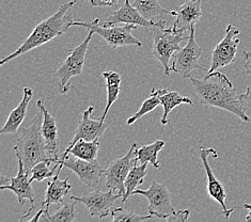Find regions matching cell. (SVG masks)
<instances>
[{"label": "cell", "instance_id": "obj_15", "mask_svg": "<svg viewBox=\"0 0 251 222\" xmlns=\"http://www.w3.org/2000/svg\"><path fill=\"white\" fill-rule=\"evenodd\" d=\"M93 110H94V107L90 106L83 111L82 118L78 123V126H77L75 134L65 149H69L70 148L73 147L78 140L82 139L86 141H93L95 139H100V137L104 135L105 130L107 129V127H108L109 124L100 119H98V120L91 119L90 116L93 112Z\"/></svg>", "mask_w": 251, "mask_h": 222}, {"label": "cell", "instance_id": "obj_3", "mask_svg": "<svg viewBox=\"0 0 251 222\" xmlns=\"http://www.w3.org/2000/svg\"><path fill=\"white\" fill-rule=\"evenodd\" d=\"M42 121L43 113L40 110L34 118V122L21 131L13 148L17 159L23 161L25 170L29 173L41 161L51 159L47 153L44 138L42 135Z\"/></svg>", "mask_w": 251, "mask_h": 222}, {"label": "cell", "instance_id": "obj_10", "mask_svg": "<svg viewBox=\"0 0 251 222\" xmlns=\"http://www.w3.org/2000/svg\"><path fill=\"white\" fill-rule=\"evenodd\" d=\"M238 34H240V30L234 25H228L226 29L225 38L219 42L212 52L211 67L208 68L207 73H213L218 69L234 63L237 47L241 43Z\"/></svg>", "mask_w": 251, "mask_h": 222}, {"label": "cell", "instance_id": "obj_5", "mask_svg": "<svg viewBox=\"0 0 251 222\" xmlns=\"http://www.w3.org/2000/svg\"><path fill=\"white\" fill-rule=\"evenodd\" d=\"M72 26L83 27L91 30L95 34H99L100 37L103 38L112 49L130 45L138 47L142 46L141 41L133 35V30L137 29V26L131 25V24H125L124 26H105L100 25V19H95L93 22H73Z\"/></svg>", "mask_w": 251, "mask_h": 222}, {"label": "cell", "instance_id": "obj_21", "mask_svg": "<svg viewBox=\"0 0 251 222\" xmlns=\"http://www.w3.org/2000/svg\"><path fill=\"white\" fill-rule=\"evenodd\" d=\"M99 148H100V140L95 139L93 141H86V140H78L75 145L70 148L69 149H65V151L61 154L60 159L59 160H64L65 157L69 154L73 155L74 157L88 160V161H93L98 159V154H99Z\"/></svg>", "mask_w": 251, "mask_h": 222}, {"label": "cell", "instance_id": "obj_25", "mask_svg": "<svg viewBox=\"0 0 251 222\" xmlns=\"http://www.w3.org/2000/svg\"><path fill=\"white\" fill-rule=\"evenodd\" d=\"M165 148V141L156 140L150 145H142L141 148H136V163L151 164L158 169V153Z\"/></svg>", "mask_w": 251, "mask_h": 222}, {"label": "cell", "instance_id": "obj_32", "mask_svg": "<svg viewBox=\"0 0 251 222\" xmlns=\"http://www.w3.org/2000/svg\"><path fill=\"white\" fill-rule=\"evenodd\" d=\"M240 100L245 110L251 111V86H248L245 93L240 95Z\"/></svg>", "mask_w": 251, "mask_h": 222}, {"label": "cell", "instance_id": "obj_16", "mask_svg": "<svg viewBox=\"0 0 251 222\" xmlns=\"http://www.w3.org/2000/svg\"><path fill=\"white\" fill-rule=\"evenodd\" d=\"M172 15L176 17V21L171 27L173 31L182 34L190 31V29L199 22L202 16L201 0H188L175 11H172Z\"/></svg>", "mask_w": 251, "mask_h": 222}, {"label": "cell", "instance_id": "obj_2", "mask_svg": "<svg viewBox=\"0 0 251 222\" xmlns=\"http://www.w3.org/2000/svg\"><path fill=\"white\" fill-rule=\"evenodd\" d=\"M75 3L76 0H71V1L62 4L55 14L39 23L25 42L11 55L3 58L0 61V65H3L22 55H25L30 50L38 49V47L49 43L51 40L67 32L70 27H72V23H73L72 15L68 14V12Z\"/></svg>", "mask_w": 251, "mask_h": 222}, {"label": "cell", "instance_id": "obj_1", "mask_svg": "<svg viewBox=\"0 0 251 222\" xmlns=\"http://www.w3.org/2000/svg\"><path fill=\"white\" fill-rule=\"evenodd\" d=\"M189 79L203 105L229 111L242 121L250 122V118L240 100V95H237L233 83L225 74L215 71L208 73L203 79L191 76Z\"/></svg>", "mask_w": 251, "mask_h": 222}, {"label": "cell", "instance_id": "obj_22", "mask_svg": "<svg viewBox=\"0 0 251 222\" xmlns=\"http://www.w3.org/2000/svg\"><path fill=\"white\" fill-rule=\"evenodd\" d=\"M133 5L143 17L154 23L166 21L167 15H172V11L163 8L158 0H134Z\"/></svg>", "mask_w": 251, "mask_h": 222}, {"label": "cell", "instance_id": "obj_6", "mask_svg": "<svg viewBox=\"0 0 251 222\" xmlns=\"http://www.w3.org/2000/svg\"><path fill=\"white\" fill-rule=\"evenodd\" d=\"M93 34L95 33L91 31V30H89V34L87 35V38L82 41V43H80L78 46H76L74 49H72L67 59H65L62 63L59 64L58 68L53 72V74H55V76L59 80V85H60L61 88V94L68 93L71 90V78L79 76L82 73L83 65H85L86 60V53Z\"/></svg>", "mask_w": 251, "mask_h": 222}, {"label": "cell", "instance_id": "obj_19", "mask_svg": "<svg viewBox=\"0 0 251 222\" xmlns=\"http://www.w3.org/2000/svg\"><path fill=\"white\" fill-rule=\"evenodd\" d=\"M63 166L60 165L58 168L55 175L50 178L47 184V189L45 194V200L40 204V208H44L43 215L50 214V207L55 204H63L64 197L67 196L72 188V185L69 183V178L59 179V175L62 170Z\"/></svg>", "mask_w": 251, "mask_h": 222}, {"label": "cell", "instance_id": "obj_27", "mask_svg": "<svg viewBox=\"0 0 251 222\" xmlns=\"http://www.w3.org/2000/svg\"><path fill=\"white\" fill-rule=\"evenodd\" d=\"M167 90L166 89H159V90H152L151 93H150V97H149L145 101H143L140 109L137 111L135 115H133L131 117H129L126 120V124L127 125H131L134 124L135 122L138 121L140 118H142L143 116L148 115V113L152 112L154 109H156V108L161 105L160 104V95L163 94L164 92H166Z\"/></svg>", "mask_w": 251, "mask_h": 222}, {"label": "cell", "instance_id": "obj_11", "mask_svg": "<svg viewBox=\"0 0 251 222\" xmlns=\"http://www.w3.org/2000/svg\"><path fill=\"white\" fill-rule=\"evenodd\" d=\"M120 197H122V196L115 194L109 189L108 191L94 190L92 193L82 196H71L70 199L82 203L91 217L101 219L111 215L113 204Z\"/></svg>", "mask_w": 251, "mask_h": 222}, {"label": "cell", "instance_id": "obj_9", "mask_svg": "<svg viewBox=\"0 0 251 222\" xmlns=\"http://www.w3.org/2000/svg\"><path fill=\"white\" fill-rule=\"evenodd\" d=\"M137 195L145 197L149 201L148 211L149 214L153 215L154 217L166 220L170 215L176 212L172 206L170 191L164 184L153 181L149 189H136L133 191V194H131V196Z\"/></svg>", "mask_w": 251, "mask_h": 222}, {"label": "cell", "instance_id": "obj_18", "mask_svg": "<svg viewBox=\"0 0 251 222\" xmlns=\"http://www.w3.org/2000/svg\"><path fill=\"white\" fill-rule=\"evenodd\" d=\"M159 23L160 22L154 23L147 20L146 17H143L140 14V12L129 2V0H124L122 7L113 12L108 19L104 22L103 25L113 26L119 25V24H131V25L152 29L155 26H157Z\"/></svg>", "mask_w": 251, "mask_h": 222}, {"label": "cell", "instance_id": "obj_8", "mask_svg": "<svg viewBox=\"0 0 251 222\" xmlns=\"http://www.w3.org/2000/svg\"><path fill=\"white\" fill-rule=\"evenodd\" d=\"M136 148L137 145L133 143L128 152L123 157L112 160L108 168L105 170L106 187L112 190L115 194L125 196L126 188L124 182L126 179L131 168L136 164Z\"/></svg>", "mask_w": 251, "mask_h": 222}, {"label": "cell", "instance_id": "obj_26", "mask_svg": "<svg viewBox=\"0 0 251 222\" xmlns=\"http://www.w3.org/2000/svg\"><path fill=\"white\" fill-rule=\"evenodd\" d=\"M147 168L148 164L137 165V163L134 165L133 168H131L126 179H125L124 182L126 193H125V196L122 197V204L126 202L128 197H130L131 194H133V191L136 190L137 187L143 183V178H145L148 174Z\"/></svg>", "mask_w": 251, "mask_h": 222}, {"label": "cell", "instance_id": "obj_7", "mask_svg": "<svg viewBox=\"0 0 251 222\" xmlns=\"http://www.w3.org/2000/svg\"><path fill=\"white\" fill-rule=\"evenodd\" d=\"M202 49L198 45L195 38V26L190 29L187 39V44L183 49L176 51L173 55L171 64V71L175 73L181 74L183 78H189L191 72L195 70H201L208 72V69L202 67L199 63L200 57L202 55Z\"/></svg>", "mask_w": 251, "mask_h": 222}, {"label": "cell", "instance_id": "obj_35", "mask_svg": "<svg viewBox=\"0 0 251 222\" xmlns=\"http://www.w3.org/2000/svg\"><path fill=\"white\" fill-rule=\"evenodd\" d=\"M244 208L248 209V215L246 216V218H245V220H246L247 222H251V203H245L244 204Z\"/></svg>", "mask_w": 251, "mask_h": 222}, {"label": "cell", "instance_id": "obj_17", "mask_svg": "<svg viewBox=\"0 0 251 222\" xmlns=\"http://www.w3.org/2000/svg\"><path fill=\"white\" fill-rule=\"evenodd\" d=\"M37 106L39 110H41L42 113H43V121H42L41 129L45 141L47 153H49L50 157L57 163L60 159V157H59V135L56 119L46 109L44 105V99H38Z\"/></svg>", "mask_w": 251, "mask_h": 222}, {"label": "cell", "instance_id": "obj_28", "mask_svg": "<svg viewBox=\"0 0 251 222\" xmlns=\"http://www.w3.org/2000/svg\"><path fill=\"white\" fill-rule=\"evenodd\" d=\"M60 167V164L56 163L53 159L43 160L41 163L35 165L30 172V182L33 181L42 182L46 178H50L55 175L58 168Z\"/></svg>", "mask_w": 251, "mask_h": 222}, {"label": "cell", "instance_id": "obj_23", "mask_svg": "<svg viewBox=\"0 0 251 222\" xmlns=\"http://www.w3.org/2000/svg\"><path fill=\"white\" fill-rule=\"evenodd\" d=\"M103 77L106 80V89H107V103L104 109L103 115L100 118L105 121V119L108 115L111 106L118 99L119 94H120L121 87V75L116 71H107L103 72Z\"/></svg>", "mask_w": 251, "mask_h": 222}, {"label": "cell", "instance_id": "obj_29", "mask_svg": "<svg viewBox=\"0 0 251 222\" xmlns=\"http://www.w3.org/2000/svg\"><path fill=\"white\" fill-rule=\"evenodd\" d=\"M73 202L67 203L59 208L53 214L43 215L41 217V220L46 222H73L76 219V209L75 206L77 201L72 200Z\"/></svg>", "mask_w": 251, "mask_h": 222}, {"label": "cell", "instance_id": "obj_34", "mask_svg": "<svg viewBox=\"0 0 251 222\" xmlns=\"http://www.w3.org/2000/svg\"><path fill=\"white\" fill-rule=\"evenodd\" d=\"M243 59L244 68L246 70V73L251 77V50H244Z\"/></svg>", "mask_w": 251, "mask_h": 222}, {"label": "cell", "instance_id": "obj_4", "mask_svg": "<svg viewBox=\"0 0 251 222\" xmlns=\"http://www.w3.org/2000/svg\"><path fill=\"white\" fill-rule=\"evenodd\" d=\"M166 21L160 22L151 30L153 31V56L163 67L165 75H170V60L176 51L181 49L182 42L188 38L182 33H176L172 28H166Z\"/></svg>", "mask_w": 251, "mask_h": 222}, {"label": "cell", "instance_id": "obj_30", "mask_svg": "<svg viewBox=\"0 0 251 222\" xmlns=\"http://www.w3.org/2000/svg\"><path fill=\"white\" fill-rule=\"evenodd\" d=\"M112 216V221L113 222H140L145 220H150L153 219L154 216L149 214L147 216H140L136 214L133 211H129V209H124L122 207H118L111 211Z\"/></svg>", "mask_w": 251, "mask_h": 222}, {"label": "cell", "instance_id": "obj_24", "mask_svg": "<svg viewBox=\"0 0 251 222\" xmlns=\"http://www.w3.org/2000/svg\"><path fill=\"white\" fill-rule=\"evenodd\" d=\"M159 99H160L161 106L164 107L163 117H161V120H160L161 125L168 124L169 115L176 107L181 106L183 104H188L191 106L195 105L193 103V100H191V99H189L188 97H183V95H181L176 91H172V92L166 91L160 95Z\"/></svg>", "mask_w": 251, "mask_h": 222}, {"label": "cell", "instance_id": "obj_33", "mask_svg": "<svg viewBox=\"0 0 251 222\" xmlns=\"http://www.w3.org/2000/svg\"><path fill=\"white\" fill-rule=\"evenodd\" d=\"M119 2V0H90L92 7H115Z\"/></svg>", "mask_w": 251, "mask_h": 222}, {"label": "cell", "instance_id": "obj_36", "mask_svg": "<svg viewBox=\"0 0 251 222\" xmlns=\"http://www.w3.org/2000/svg\"><path fill=\"white\" fill-rule=\"evenodd\" d=\"M10 183V178H7L4 176H1V179H0V186H3V185H8Z\"/></svg>", "mask_w": 251, "mask_h": 222}, {"label": "cell", "instance_id": "obj_14", "mask_svg": "<svg viewBox=\"0 0 251 222\" xmlns=\"http://www.w3.org/2000/svg\"><path fill=\"white\" fill-rule=\"evenodd\" d=\"M58 164L67 167L68 169L73 171L80 181L86 184L89 187H97L100 183V179L105 170L99 163L98 159L93 161H88L79 158L70 157L68 155L64 160H58Z\"/></svg>", "mask_w": 251, "mask_h": 222}, {"label": "cell", "instance_id": "obj_12", "mask_svg": "<svg viewBox=\"0 0 251 222\" xmlns=\"http://www.w3.org/2000/svg\"><path fill=\"white\" fill-rule=\"evenodd\" d=\"M199 153H200V157L202 165L204 167L205 174H206V178H207V194L210 196L212 200L216 201L219 205L221 206V209H223V213L225 215V217L228 219L231 214L234 212L235 208H228L226 205V194L224 185L221 184L218 178L215 176V174L212 170V168L210 166V163H208V156L213 155L214 158H217V151L214 148H205V147H200L199 148Z\"/></svg>", "mask_w": 251, "mask_h": 222}, {"label": "cell", "instance_id": "obj_20", "mask_svg": "<svg viewBox=\"0 0 251 222\" xmlns=\"http://www.w3.org/2000/svg\"><path fill=\"white\" fill-rule=\"evenodd\" d=\"M33 90L29 87L24 88V95L21 100V103L17 105L16 108L11 111L10 116L7 120V122L3 125V127L0 130V134H16L19 130L20 126L25 120L27 108L29 103L32 99Z\"/></svg>", "mask_w": 251, "mask_h": 222}, {"label": "cell", "instance_id": "obj_31", "mask_svg": "<svg viewBox=\"0 0 251 222\" xmlns=\"http://www.w3.org/2000/svg\"><path fill=\"white\" fill-rule=\"evenodd\" d=\"M189 215L190 212L188 209H183V211H178L176 212L175 214L170 215L168 218L166 219V221H169V222H184V221H187L189 218Z\"/></svg>", "mask_w": 251, "mask_h": 222}, {"label": "cell", "instance_id": "obj_13", "mask_svg": "<svg viewBox=\"0 0 251 222\" xmlns=\"http://www.w3.org/2000/svg\"><path fill=\"white\" fill-rule=\"evenodd\" d=\"M11 190L16 195L17 200L20 202V205L24 206L25 205L26 200H29L31 203V207L28 209L25 213V215L20 219V221H24L28 218V216L32 213L35 208L34 205V191L31 187V182H30V173L25 170V167H24L23 161L19 159V172H17V175L14 177L10 178V184L0 186V190Z\"/></svg>", "mask_w": 251, "mask_h": 222}]
</instances>
